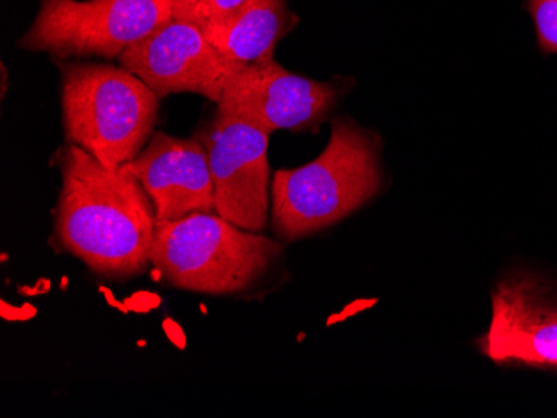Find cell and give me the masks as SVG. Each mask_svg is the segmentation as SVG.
I'll list each match as a JSON object with an SVG mask.
<instances>
[{
  "mask_svg": "<svg viewBox=\"0 0 557 418\" xmlns=\"http://www.w3.org/2000/svg\"><path fill=\"white\" fill-rule=\"evenodd\" d=\"M383 142L350 117H336L324 152L308 165L272 176L275 236L302 239L321 232L372 201L384 189Z\"/></svg>",
  "mask_w": 557,
  "mask_h": 418,
  "instance_id": "obj_2",
  "label": "cell"
},
{
  "mask_svg": "<svg viewBox=\"0 0 557 418\" xmlns=\"http://www.w3.org/2000/svg\"><path fill=\"white\" fill-rule=\"evenodd\" d=\"M543 51L557 54V0H529Z\"/></svg>",
  "mask_w": 557,
  "mask_h": 418,
  "instance_id": "obj_13",
  "label": "cell"
},
{
  "mask_svg": "<svg viewBox=\"0 0 557 418\" xmlns=\"http://www.w3.org/2000/svg\"><path fill=\"white\" fill-rule=\"evenodd\" d=\"M277 240L234 226L218 214L158 223L150 264L175 289L246 297L283 257Z\"/></svg>",
  "mask_w": 557,
  "mask_h": 418,
  "instance_id": "obj_4",
  "label": "cell"
},
{
  "mask_svg": "<svg viewBox=\"0 0 557 418\" xmlns=\"http://www.w3.org/2000/svg\"><path fill=\"white\" fill-rule=\"evenodd\" d=\"M479 351L499 365L557 368V287L529 273L500 280Z\"/></svg>",
  "mask_w": 557,
  "mask_h": 418,
  "instance_id": "obj_9",
  "label": "cell"
},
{
  "mask_svg": "<svg viewBox=\"0 0 557 418\" xmlns=\"http://www.w3.org/2000/svg\"><path fill=\"white\" fill-rule=\"evenodd\" d=\"M247 0H171L172 18L206 27L236 12Z\"/></svg>",
  "mask_w": 557,
  "mask_h": 418,
  "instance_id": "obj_12",
  "label": "cell"
},
{
  "mask_svg": "<svg viewBox=\"0 0 557 418\" xmlns=\"http://www.w3.org/2000/svg\"><path fill=\"white\" fill-rule=\"evenodd\" d=\"M296 24L287 0H247L233 14L200 29L225 59L240 68L274 59L278 40Z\"/></svg>",
  "mask_w": 557,
  "mask_h": 418,
  "instance_id": "obj_11",
  "label": "cell"
},
{
  "mask_svg": "<svg viewBox=\"0 0 557 418\" xmlns=\"http://www.w3.org/2000/svg\"><path fill=\"white\" fill-rule=\"evenodd\" d=\"M352 80H318L287 72L274 59L237 68L218 109L265 132L318 130Z\"/></svg>",
  "mask_w": 557,
  "mask_h": 418,
  "instance_id": "obj_7",
  "label": "cell"
},
{
  "mask_svg": "<svg viewBox=\"0 0 557 418\" xmlns=\"http://www.w3.org/2000/svg\"><path fill=\"white\" fill-rule=\"evenodd\" d=\"M65 142L108 168L133 162L154 136L158 93L133 72L96 61H58Z\"/></svg>",
  "mask_w": 557,
  "mask_h": 418,
  "instance_id": "obj_3",
  "label": "cell"
},
{
  "mask_svg": "<svg viewBox=\"0 0 557 418\" xmlns=\"http://www.w3.org/2000/svg\"><path fill=\"white\" fill-rule=\"evenodd\" d=\"M58 167L62 186L50 243L102 279L144 276L152 265L158 217L139 179L71 143L58 152Z\"/></svg>",
  "mask_w": 557,
  "mask_h": 418,
  "instance_id": "obj_1",
  "label": "cell"
},
{
  "mask_svg": "<svg viewBox=\"0 0 557 418\" xmlns=\"http://www.w3.org/2000/svg\"><path fill=\"white\" fill-rule=\"evenodd\" d=\"M117 61L159 99L171 93H196L215 104L239 68L209 42L199 26L177 18L131 46Z\"/></svg>",
  "mask_w": 557,
  "mask_h": 418,
  "instance_id": "obj_8",
  "label": "cell"
},
{
  "mask_svg": "<svg viewBox=\"0 0 557 418\" xmlns=\"http://www.w3.org/2000/svg\"><path fill=\"white\" fill-rule=\"evenodd\" d=\"M169 21L171 0H40L17 46L55 62L112 61Z\"/></svg>",
  "mask_w": 557,
  "mask_h": 418,
  "instance_id": "obj_5",
  "label": "cell"
},
{
  "mask_svg": "<svg viewBox=\"0 0 557 418\" xmlns=\"http://www.w3.org/2000/svg\"><path fill=\"white\" fill-rule=\"evenodd\" d=\"M9 72L5 64H2V99L8 96Z\"/></svg>",
  "mask_w": 557,
  "mask_h": 418,
  "instance_id": "obj_14",
  "label": "cell"
},
{
  "mask_svg": "<svg viewBox=\"0 0 557 418\" xmlns=\"http://www.w3.org/2000/svg\"><path fill=\"white\" fill-rule=\"evenodd\" d=\"M271 134L236 115L218 109L205 142L214 182L215 212L234 226L261 233L271 205Z\"/></svg>",
  "mask_w": 557,
  "mask_h": 418,
  "instance_id": "obj_6",
  "label": "cell"
},
{
  "mask_svg": "<svg viewBox=\"0 0 557 418\" xmlns=\"http://www.w3.org/2000/svg\"><path fill=\"white\" fill-rule=\"evenodd\" d=\"M124 168L143 183L158 223L218 214L208 149L199 137L180 139L158 130Z\"/></svg>",
  "mask_w": 557,
  "mask_h": 418,
  "instance_id": "obj_10",
  "label": "cell"
}]
</instances>
